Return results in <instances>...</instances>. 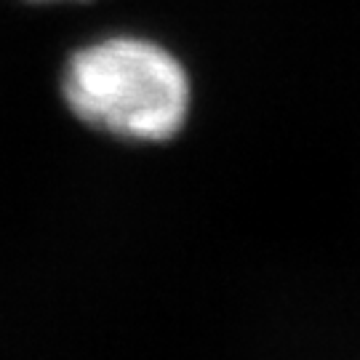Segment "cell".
Masks as SVG:
<instances>
[{
	"label": "cell",
	"instance_id": "6da1fadb",
	"mask_svg": "<svg viewBox=\"0 0 360 360\" xmlns=\"http://www.w3.org/2000/svg\"><path fill=\"white\" fill-rule=\"evenodd\" d=\"M62 94L80 120L129 142H166L190 112V77L174 53L147 38L115 35L77 49Z\"/></svg>",
	"mask_w": 360,
	"mask_h": 360
}]
</instances>
